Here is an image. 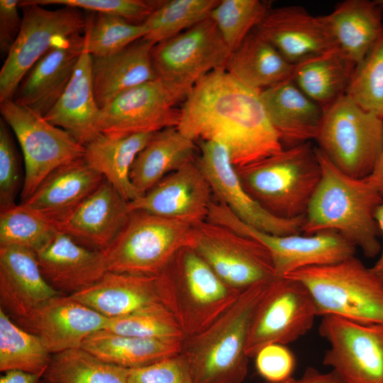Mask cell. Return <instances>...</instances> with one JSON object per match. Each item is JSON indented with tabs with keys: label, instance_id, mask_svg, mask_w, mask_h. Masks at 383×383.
I'll return each mask as SVG.
<instances>
[{
	"label": "cell",
	"instance_id": "45",
	"mask_svg": "<svg viewBox=\"0 0 383 383\" xmlns=\"http://www.w3.org/2000/svg\"><path fill=\"white\" fill-rule=\"evenodd\" d=\"M19 163L16 147L6 122L0 120V211L16 204L20 187Z\"/></svg>",
	"mask_w": 383,
	"mask_h": 383
},
{
	"label": "cell",
	"instance_id": "29",
	"mask_svg": "<svg viewBox=\"0 0 383 383\" xmlns=\"http://www.w3.org/2000/svg\"><path fill=\"white\" fill-rule=\"evenodd\" d=\"M157 277L109 271L91 286L70 296L108 318H116L162 303Z\"/></svg>",
	"mask_w": 383,
	"mask_h": 383
},
{
	"label": "cell",
	"instance_id": "31",
	"mask_svg": "<svg viewBox=\"0 0 383 383\" xmlns=\"http://www.w3.org/2000/svg\"><path fill=\"white\" fill-rule=\"evenodd\" d=\"M196 150V143L177 127L154 133L136 157L131 172V180L138 196L145 194L169 174L195 160Z\"/></svg>",
	"mask_w": 383,
	"mask_h": 383
},
{
	"label": "cell",
	"instance_id": "10",
	"mask_svg": "<svg viewBox=\"0 0 383 383\" xmlns=\"http://www.w3.org/2000/svg\"><path fill=\"white\" fill-rule=\"evenodd\" d=\"M21 32L0 70V101L13 99L21 81L59 40L84 34L88 16L66 6L50 9L30 0L21 1Z\"/></svg>",
	"mask_w": 383,
	"mask_h": 383
},
{
	"label": "cell",
	"instance_id": "1",
	"mask_svg": "<svg viewBox=\"0 0 383 383\" xmlns=\"http://www.w3.org/2000/svg\"><path fill=\"white\" fill-rule=\"evenodd\" d=\"M260 94L224 68L217 69L201 79L184 100L177 128L195 142L224 145L236 168L258 162L284 148Z\"/></svg>",
	"mask_w": 383,
	"mask_h": 383
},
{
	"label": "cell",
	"instance_id": "40",
	"mask_svg": "<svg viewBox=\"0 0 383 383\" xmlns=\"http://www.w3.org/2000/svg\"><path fill=\"white\" fill-rule=\"evenodd\" d=\"M93 14L88 17L84 34V49L91 57L113 55L147 35L144 23H132L109 14Z\"/></svg>",
	"mask_w": 383,
	"mask_h": 383
},
{
	"label": "cell",
	"instance_id": "22",
	"mask_svg": "<svg viewBox=\"0 0 383 383\" xmlns=\"http://www.w3.org/2000/svg\"><path fill=\"white\" fill-rule=\"evenodd\" d=\"M84 34L61 38L52 45L24 77L13 100L45 116L73 75L84 50Z\"/></svg>",
	"mask_w": 383,
	"mask_h": 383
},
{
	"label": "cell",
	"instance_id": "48",
	"mask_svg": "<svg viewBox=\"0 0 383 383\" xmlns=\"http://www.w3.org/2000/svg\"><path fill=\"white\" fill-rule=\"evenodd\" d=\"M20 2L18 0H0V53L4 58L14 45L22 27Z\"/></svg>",
	"mask_w": 383,
	"mask_h": 383
},
{
	"label": "cell",
	"instance_id": "6",
	"mask_svg": "<svg viewBox=\"0 0 383 383\" xmlns=\"http://www.w3.org/2000/svg\"><path fill=\"white\" fill-rule=\"evenodd\" d=\"M285 277L306 287L318 316L383 325V277L355 255L335 264L304 268Z\"/></svg>",
	"mask_w": 383,
	"mask_h": 383
},
{
	"label": "cell",
	"instance_id": "17",
	"mask_svg": "<svg viewBox=\"0 0 383 383\" xmlns=\"http://www.w3.org/2000/svg\"><path fill=\"white\" fill-rule=\"evenodd\" d=\"M165 87L155 79L133 87L101 109V134L124 136L177 127L181 109Z\"/></svg>",
	"mask_w": 383,
	"mask_h": 383
},
{
	"label": "cell",
	"instance_id": "7",
	"mask_svg": "<svg viewBox=\"0 0 383 383\" xmlns=\"http://www.w3.org/2000/svg\"><path fill=\"white\" fill-rule=\"evenodd\" d=\"M193 228L146 211H130L118 234L103 252L109 271L157 276L181 249L192 247Z\"/></svg>",
	"mask_w": 383,
	"mask_h": 383
},
{
	"label": "cell",
	"instance_id": "55",
	"mask_svg": "<svg viewBox=\"0 0 383 383\" xmlns=\"http://www.w3.org/2000/svg\"><path fill=\"white\" fill-rule=\"evenodd\" d=\"M40 383H43V381H41Z\"/></svg>",
	"mask_w": 383,
	"mask_h": 383
},
{
	"label": "cell",
	"instance_id": "37",
	"mask_svg": "<svg viewBox=\"0 0 383 383\" xmlns=\"http://www.w3.org/2000/svg\"><path fill=\"white\" fill-rule=\"evenodd\" d=\"M52 354L36 334L22 328L0 308V371L45 372Z\"/></svg>",
	"mask_w": 383,
	"mask_h": 383
},
{
	"label": "cell",
	"instance_id": "53",
	"mask_svg": "<svg viewBox=\"0 0 383 383\" xmlns=\"http://www.w3.org/2000/svg\"><path fill=\"white\" fill-rule=\"evenodd\" d=\"M265 383H299V379H295L293 377L281 382H266Z\"/></svg>",
	"mask_w": 383,
	"mask_h": 383
},
{
	"label": "cell",
	"instance_id": "35",
	"mask_svg": "<svg viewBox=\"0 0 383 383\" xmlns=\"http://www.w3.org/2000/svg\"><path fill=\"white\" fill-rule=\"evenodd\" d=\"M356 66L335 48L294 65L292 79L324 108L345 95Z\"/></svg>",
	"mask_w": 383,
	"mask_h": 383
},
{
	"label": "cell",
	"instance_id": "44",
	"mask_svg": "<svg viewBox=\"0 0 383 383\" xmlns=\"http://www.w3.org/2000/svg\"><path fill=\"white\" fill-rule=\"evenodd\" d=\"M43 5H60L93 13L120 17L135 24L143 23L164 0H30Z\"/></svg>",
	"mask_w": 383,
	"mask_h": 383
},
{
	"label": "cell",
	"instance_id": "9",
	"mask_svg": "<svg viewBox=\"0 0 383 383\" xmlns=\"http://www.w3.org/2000/svg\"><path fill=\"white\" fill-rule=\"evenodd\" d=\"M231 52L215 23L208 18L155 44L151 57L156 79L178 104L184 101L204 76L224 68Z\"/></svg>",
	"mask_w": 383,
	"mask_h": 383
},
{
	"label": "cell",
	"instance_id": "20",
	"mask_svg": "<svg viewBox=\"0 0 383 383\" xmlns=\"http://www.w3.org/2000/svg\"><path fill=\"white\" fill-rule=\"evenodd\" d=\"M58 295L45 279L35 252L17 246L0 247V308L11 318L21 325Z\"/></svg>",
	"mask_w": 383,
	"mask_h": 383
},
{
	"label": "cell",
	"instance_id": "43",
	"mask_svg": "<svg viewBox=\"0 0 383 383\" xmlns=\"http://www.w3.org/2000/svg\"><path fill=\"white\" fill-rule=\"evenodd\" d=\"M345 95L363 110L383 118V33L356 66Z\"/></svg>",
	"mask_w": 383,
	"mask_h": 383
},
{
	"label": "cell",
	"instance_id": "49",
	"mask_svg": "<svg viewBox=\"0 0 383 383\" xmlns=\"http://www.w3.org/2000/svg\"><path fill=\"white\" fill-rule=\"evenodd\" d=\"M299 380V383H345L333 370L323 373L313 367H308Z\"/></svg>",
	"mask_w": 383,
	"mask_h": 383
},
{
	"label": "cell",
	"instance_id": "39",
	"mask_svg": "<svg viewBox=\"0 0 383 383\" xmlns=\"http://www.w3.org/2000/svg\"><path fill=\"white\" fill-rule=\"evenodd\" d=\"M57 227L21 204L0 211V247L38 252L58 232Z\"/></svg>",
	"mask_w": 383,
	"mask_h": 383
},
{
	"label": "cell",
	"instance_id": "19",
	"mask_svg": "<svg viewBox=\"0 0 383 383\" xmlns=\"http://www.w3.org/2000/svg\"><path fill=\"white\" fill-rule=\"evenodd\" d=\"M255 29L292 65L337 48L323 16L298 6L271 8Z\"/></svg>",
	"mask_w": 383,
	"mask_h": 383
},
{
	"label": "cell",
	"instance_id": "34",
	"mask_svg": "<svg viewBox=\"0 0 383 383\" xmlns=\"http://www.w3.org/2000/svg\"><path fill=\"white\" fill-rule=\"evenodd\" d=\"M184 340L143 338L101 330L88 337L82 348L104 361L132 369L181 353Z\"/></svg>",
	"mask_w": 383,
	"mask_h": 383
},
{
	"label": "cell",
	"instance_id": "25",
	"mask_svg": "<svg viewBox=\"0 0 383 383\" xmlns=\"http://www.w3.org/2000/svg\"><path fill=\"white\" fill-rule=\"evenodd\" d=\"M84 157L51 172L22 205L43 216L57 228L72 211L104 181ZM58 230V228H57Z\"/></svg>",
	"mask_w": 383,
	"mask_h": 383
},
{
	"label": "cell",
	"instance_id": "21",
	"mask_svg": "<svg viewBox=\"0 0 383 383\" xmlns=\"http://www.w3.org/2000/svg\"><path fill=\"white\" fill-rule=\"evenodd\" d=\"M109 318L70 295H58L38 309L23 324L36 334L52 355L82 348L91 334L104 330Z\"/></svg>",
	"mask_w": 383,
	"mask_h": 383
},
{
	"label": "cell",
	"instance_id": "36",
	"mask_svg": "<svg viewBox=\"0 0 383 383\" xmlns=\"http://www.w3.org/2000/svg\"><path fill=\"white\" fill-rule=\"evenodd\" d=\"M129 371L80 348L52 355L43 382L127 383Z\"/></svg>",
	"mask_w": 383,
	"mask_h": 383
},
{
	"label": "cell",
	"instance_id": "26",
	"mask_svg": "<svg viewBox=\"0 0 383 383\" xmlns=\"http://www.w3.org/2000/svg\"><path fill=\"white\" fill-rule=\"evenodd\" d=\"M260 95L284 148L316 139L323 108L304 94L292 78L260 91Z\"/></svg>",
	"mask_w": 383,
	"mask_h": 383
},
{
	"label": "cell",
	"instance_id": "30",
	"mask_svg": "<svg viewBox=\"0 0 383 383\" xmlns=\"http://www.w3.org/2000/svg\"><path fill=\"white\" fill-rule=\"evenodd\" d=\"M379 1L347 0L323 16L336 48L357 65L383 33Z\"/></svg>",
	"mask_w": 383,
	"mask_h": 383
},
{
	"label": "cell",
	"instance_id": "24",
	"mask_svg": "<svg viewBox=\"0 0 383 383\" xmlns=\"http://www.w3.org/2000/svg\"><path fill=\"white\" fill-rule=\"evenodd\" d=\"M35 255L45 279L62 295L84 290L109 272L103 252L84 247L60 231Z\"/></svg>",
	"mask_w": 383,
	"mask_h": 383
},
{
	"label": "cell",
	"instance_id": "54",
	"mask_svg": "<svg viewBox=\"0 0 383 383\" xmlns=\"http://www.w3.org/2000/svg\"><path fill=\"white\" fill-rule=\"evenodd\" d=\"M379 2L383 5V1H379Z\"/></svg>",
	"mask_w": 383,
	"mask_h": 383
},
{
	"label": "cell",
	"instance_id": "51",
	"mask_svg": "<svg viewBox=\"0 0 383 383\" xmlns=\"http://www.w3.org/2000/svg\"><path fill=\"white\" fill-rule=\"evenodd\" d=\"M367 180L383 199V146Z\"/></svg>",
	"mask_w": 383,
	"mask_h": 383
},
{
	"label": "cell",
	"instance_id": "13",
	"mask_svg": "<svg viewBox=\"0 0 383 383\" xmlns=\"http://www.w3.org/2000/svg\"><path fill=\"white\" fill-rule=\"evenodd\" d=\"M317 316L313 299L302 283L289 277L272 279L252 316L246 345L248 357L267 345L296 341L311 329Z\"/></svg>",
	"mask_w": 383,
	"mask_h": 383
},
{
	"label": "cell",
	"instance_id": "12",
	"mask_svg": "<svg viewBox=\"0 0 383 383\" xmlns=\"http://www.w3.org/2000/svg\"><path fill=\"white\" fill-rule=\"evenodd\" d=\"M207 221L262 244L272 257L276 278L285 277L304 268L335 264L355 254L356 248L337 232L285 235L262 232L243 223L216 200L210 206Z\"/></svg>",
	"mask_w": 383,
	"mask_h": 383
},
{
	"label": "cell",
	"instance_id": "38",
	"mask_svg": "<svg viewBox=\"0 0 383 383\" xmlns=\"http://www.w3.org/2000/svg\"><path fill=\"white\" fill-rule=\"evenodd\" d=\"M220 0H164L143 23L145 39L154 45L171 38L209 18Z\"/></svg>",
	"mask_w": 383,
	"mask_h": 383
},
{
	"label": "cell",
	"instance_id": "50",
	"mask_svg": "<svg viewBox=\"0 0 383 383\" xmlns=\"http://www.w3.org/2000/svg\"><path fill=\"white\" fill-rule=\"evenodd\" d=\"M44 373H31L18 370H9L1 376L0 383H40Z\"/></svg>",
	"mask_w": 383,
	"mask_h": 383
},
{
	"label": "cell",
	"instance_id": "23",
	"mask_svg": "<svg viewBox=\"0 0 383 383\" xmlns=\"http://www.w3.org/2000/svg\"><path fill=\"white\" fill-rule=\"evenodd\" d=\"M130 213L128 201L106 179L58 226V231L88 248L104 252Z\"/></svg>",
	"mask_w": 383,
	"mask_h": 383
},
{
	"label": "cell",
	"instance_id": "5",
	"mask_svg": "<svg viewBox=\"0 0 383 383\" xmlns=\"http://www.w3.org/2000/svg\"><path fill=\"white\" fill-rule=\"evenodd\" d=\"M236 170L255 201L272 215L289 220L304 218L321 176L310 142L284 148Z\"/></svg>",
	"mask_w": 383,
	"mask_h": 383
},
{
	"label": "cell",
	"instance_id": "3",
	"mask_svg": "<svg viewBox=\"0 0 383 383\" xmlns=\"http://www.w3.org/2000/svg\"><path fill=\"white\" fill-rule=\"evenodd\" d=\"M270 282L243 290L209 327L184 338L181 353L188 362L194 383H241L244 380L248 367L246 345L250 321Z\"/></svg>",
	"mask_w": 383,
	"mask_h": 383
},
{
	"label": "cell",
	"instance_id": "33",
	"mask_svg": "<svg viewBox=\"0 0 383 383\" xmlns=\"http://www.w3.org/2000/svg\"><path fill=\"white\" fill-rule=\"evenodd\" d=\"M224 69L241 84L262 91L292 78L294 65L254 29L231 51Z\"/></svg>",
	"mask_w": 383,
	"mask_h": 383
},
{
	"label": "cell",
	"instance_id": "28",
	"mask_svg": "<svg viewBox=\"0 0 383 383\" xmlns=\"http://www.w3.org/2000/svg\"><path fill=\"white\" fill-rule=\"evenodd\" d=\"M100 114L93 90L91 56L84 47L67 88L44 118L84 146L101 134Z\"/></svg>",
	"mask_w": 383,
	"mask_h": 383
},
{
	"label": "cell",
	"instance_id": "15",
	"mask_svg": "<svg viewBox=\"0 0 383 383\" xmlns=\"http://www.w3.org/2000/svg\"><path fill=\"white\" fill-rule=\"evenodd\" d=\"M318 331L329 344L323 364L345 383H383V325L325 316Z\"/></svg>",
	"mask_w": 383,
	"mask_h": 383
},
{
	"label": "cell",
	"instance_id": "42",
	"mask_svg": "<svg viewBox=\"0 0 383 383\" xmlns=\"http://www.w3.org/2000/svg\"><path fill=\"white\" fill-rule=\"evenodd\" d=\"M104 330L119 335L143 338H185L174 316L162 303L125 316L109 318Z\"/></svg>",
	"mask_w": 383,
	"mask_h": 383
},
{
	"label": "cell",
	"instance_id": "52",
	"mask_svg": "<svg viewBox=\"0 0 383 383\" xmlns=\"http://www.w3.org/2000/svg\"><path fill=\"white\" fill-rule=\"evenodd\" d=\"M375 218L383 239V202L377 208L375 213ZM371 268L374 272L383 277V243L379 258Z\"/></svg>",
	"mask_w": 383,
	"mask_h": 383
},
{
	"label": "cell",
	"instance_id": "18",
	"mask_svg": "<svg viewBox=\"0 0 383 383\" xmlns=\"http://www.w3.org/2000/svg\"><path fill=\"white\" fill-rule=\"evenodd\" d=\"M212 195L210 184L196 158L128 202V207L130 211H143L195 226L207 219Z\"/></svg>",
	"mask_w": 383,
	"mask_h": 383
},
{
	"label": "cell",
	"instance_id": "27",
	"mask_svg": "<svg viewBox=\"0 0 383 383\" xmlns=\"http://www.w3.org/2000/svg\"><path fill=\"white\" fill-rule=\"evenodd\" d=\"M154 45L143 38L113 55L91 57L93 90L101 109L121 94L156 79L151 57Z\"/></svg>",
	"mask_w": 383,
	"mask_h": 383
},
{
	"label": "cell",
	"instance_id": "2",
	"mask_svg": "<svg viewBox=\"0 0 383 383\" xmlns=\"http://www.w3.org/2000/svg\"><path fill=\"white\" fill-rule=\"evenodd\" d=\"M321 176L302 226L304 234L335 231L367 257L379 255L375 213L383 199L366 177L355 178L336 167L316 148Z\"/></svg>",
	"mask_w": 383,
	"mask_h": 383
},
{
	"label": "cell",
	"instance_id": "11",
	"mask_svg": "<svg viewBox=\"0 0 383 383\" xmlns=\"http://www.w3.org/2000/svg\"><path fill=\"white\" fill-rule=\"evenodd\" d=\"M1 118L21 146L25 165L21 202L57 167L84 157V146L69 132L14 100L0 101Z\"/></svg>",
	"mask_w": 383,
	"mask_h": 383
},
{
	"label": "cell",
	"instance_id": "46",
	"mask_svg": "<svg viewBox=\"0 0 383 383\" xmlns=\"http://www.w3.org/2000/svg\"><path fill=\"white\" fill-rule=\"evenodd\" d=\"M127 383H194L189 365L179 353L130 369Z\"/></svg>",
	"mask_w": 383,
	"mask_h": 383
},
{
	"label": "cell",
	"instance_id": "41",
	"mask_svg": "<svg viewBox=\"0 0 383 383\" xmlns=\"http://www.w3.org/2000/svg\"><path fill=\"white\" fill-rule=\"evenodd\" d=\"M271 9L260 0H220L209 18L231 50H235Z\"/></svg>",
	"mask_w": 383,
	"mask_h": 383
},
{
	"label": "cell",
	"instance_id": "14",
	"mask_svg": "<svg viewBox=\"0 0 383 383\" xmlns=\"http://www.w3.org/2000/svg\"><path fill=\"white\" fill-rule=\"evenodd\" d=\"M192 248L226 284L238 291L276 278L267 249L225 226L207 220L194 226Z\"/></svg>",
	"mask_w": 383,
	"mask_h": 383
},
{
	"label": "cell",
	"instance_id": "8",
	"mask_svg": "<svg viewBox=\"0 0 383 383\" xmlns=\"http://www.w3.org/2000/svg\"><path fill=\"white\" fill-rule=\"evenodd\" d=\"M318 149L340 170L355 178L372 172L383 146V118L343 95L323 108L315 139Z\"/></svg>",
	"mask_w": 383,
	"mask_h": 383
},
{
	"label": "cell",
	"instance_id": "32",
	"mask_svg": "<svg viewBox=\"0 0 383 383\" xmlns=\"http://www.w3.org/2000/svg\"><path fill=\"white\" fill-rule=\"evenodd\" d=\"M154 133L124 136L100 134L84 145V158L128 202L139 196L131 180L133 162Z\"/></svg>",
	"mask_w": 383,
	"mask_h": 383
},
{
	"label": "cell",
	"instance_id": "16",
	"mask_svg": "<svg viewBox=\"0 0 383 383\" xmlns=\"http://www.w3.org/2000/svg\"><path fill=\"white\" fill-rule=\"evenodd\" d=\"M197 162L216 200L246 225L262 232L285 235L302 233L304 218L283 219L265 210L245 189L227 147L210 140L196 141Z\"/></svg>",
	"mask_w": 383,
	"mask_h": 383
},
{
	"label": "cell",
	"instance_id": "4",
	"mask_svg": "<svg viewBox=\"0 0 383 383\" xmlns=\"http://www.w3.org/2000/svg\"><path fill=\"white\" fill-rule=\"evenodd\" d=\"M162 304L185 338L201 332L237 299L242 291L226 284L192 247L181 249L157 275Z\"/></svg>",
	"mask_w": 383,
	"mask_h": 383
},
{
	"label": "cell",
	"instance_id": "47",
	"mask_svg": "<svg viewBox=\"0 0 383 383\" xmlns=\"http://www.w3.org/2000/svg\"><path fill=\"white\" fill-rule=\"evenodd\" d=\"M256 369L268 382H281L292 377L296 360L292 352L282 344L262 348L254 357Z\"/></svg>",
	"mask_w": 383,
	"mask_h": 383
}]
</instances>
